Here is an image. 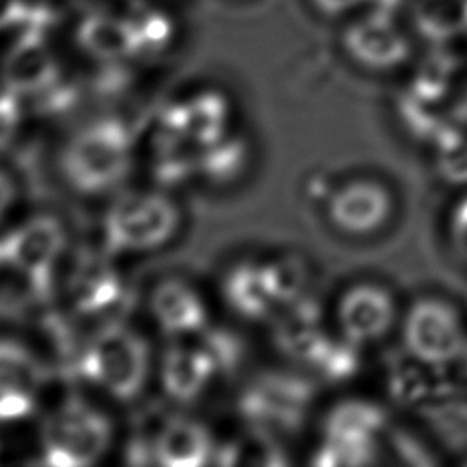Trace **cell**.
Instances as JSON below:
<instances>
[{
  "instance_id": "21",
  "label": "cell",
  "mask_w": 467,
  "mask_h": 467,
  "mask_svg": "<svg viewBox=\"0 0 467 467\" xmlns=\"http://www.w3.org/2000/svg\"><path fill=\"white\" fill-rule=\"evenodd\" d=\"M246 155V144L241 137L223 135L219 140L199 148L197 170L213 182H230L243 171Z\"/></svg>"
},
{
  "instance_id": "13",
  "label": "cell",
  "mask_w": 467,
  "mask_h": 467,
  "mask_svg": "<svg viewBox=\"0 0 467 467\" xmlns=\"http://www.w3.org/2000/svg\"><path fill=\"white\" fill-rule=\"evenodd\" d=\"M151 314L159 327L171 336H192L206 328V306L188 283L166 279L151 294Z\"/></svg>"
},
{
  "instance_id": "20",
  "label": "cell",
  "mask_w": 467,
  "mask_h": 467,
  "mask_svg": "<svg viewBox=\"0 0 467 467\" xmlns=\"http://www.w3.org/2000/svg\"><path fill=\"white\" fill-rule=\"evenodd\" d=\"M223 296L234 312L250 321L266 319L275 308L259 263L234 265L223 279Z\"/></svg>"
},
{
  "instance_id": "30",
  "label": "cell",
  "mask_w": 467,
  "mask_h": 467,
  "mask_svg": "<svg viewBox=\"0 0 467 467\" xmlns=\"http://www.w3.org/2000/svg\"><path fill=\"white\" fill-rule=\"evenodd\" d=\"M26 15L24 0H0V31H5L18 22H22Z\"/></svg>"
},
{
  "instance_id": "22",
  "label": "cell",
  "mask_w": 467,
  "mask_h": 467,
  "mask_svg": "<svg viewBox=\"0 0 467 467\" xmlns=\"http://www.w3.org/2000/svg\"><path fill=\"white\" fill-rule=\"evenodd\" d=\"M263 274L275 306L285 308L305 296L308 266L299 255L286 254L263 263Z\"/></svg>"
},
{
  "instance_id": "5",
  "label": "cell",
  "mask_w": 467,
  "mask_h": 467,
  "mask_svg": "<svg viewBox=\"0 0 467 467\" xmlns=\"http://www.w3.org/2000/svg\"><path fill=\"white\" fill-rule=\"evenodd\" d=\"M401 334L412 361L427 368H441L462 361L467 348V332L460 314L436 297H425L410 305Z\"/></svg>"
},
{
  "instance_id": "23",
  "label": "cell",
  "mask_w": 467,
  "mask_h": 467,
  "mask_svg": "<svg viewBox=\"0 0 467 467\" xmlns=\"http://www.w3.org/2000/svg\"><path fill=\"white\" fill-rule=\"evenodd\" d=\"M350 53L370 67H392L407 57L405 42L389 29L368 27L348 38Z\"/></svg>"
},
{
  "instance_id": "4",
  "label": "cell",
  "mask_w": 467,
  "mask_h": 467,
  "mask_svg": "<svg viewBox=\"0 0 467 467\" xmlns=\"http://www.w3.org/2000/svg\"><path fill=\"white\" fill-rule=\"evenodd\" d=\"M109 440L108 420L93 407L71 400L46 421L44 462L57 467L91 465L106 452Z\"/></svg>"
},
{
  "instance_id": "1",
  "label": "cell",
  "mask_w": 467,
  "mask_h": 467,
  "mask_svg": "<svg viewBox=\"0 0 467 467\" xmlns=\"http://www.w3.org/2000/svg\"><path fill=\"white\" fill-rule=\"evenodd\" d=\"M131 164V137L117 119H99L78 130L62 155L67 182L82 193L115 188Z\"/></svg>"
},
{
  "instance_id": "16",
  "label": "cell",
  "mask_w": 467,
  "mask_h": 467,
  "mask_svg": "<svg viewBox=\"0 0 467 467\" xmlns=\"http://www.w3.org/2000/svg\"><path fill=\"white\" fill-rule=\"evenodd\" d=\"M213 451L208 429L188 418L168 421L153 443V458L164 467H201L213 460Z\"/></svg>"
},
{
  "instance_id": "7",
  "label": "cell",
  "mask_w": 467,
  "mask_h": 467,
  "mask_svg": "<svg viewBox=\"0 0 467 467\" xmlns=\"http://www.w3.org/2000/svg\"><path fill=\"white\" fill-rule=\"evenodd\" d=\"M64 246V230L55 217L36 215L0 241L2 263L35 290H46Z\"/></svg>"
},
{
  "instance_id": "18",
  "label": "cell",
  "mask_w": 467,
  "mask_h": 467,
  "mask_svg": "<svg viewBox=\"0 0 467 467\" xmlns=\"http://www.w3.org/2000/svg\"><path fill=\"white\" fill-rule=\"evenodd\" d=\"M67 292L73 306L82 314H102L113 308L122 294L117 270L99 257L82 259L71 272Z\"/></svg>"
},
{
  "instance_id": "8",
  "label": "cell",
  "mask_w": 467,
  "mask_h": 467,
  "mask_svg": "<svg viewBox=\"0 0 467 467\" xmlns=\"http://www.w3.org/2000/svg\"><path fill=\"white\" fill-rule=\"evenodd\" d=\"M396 319V305L389 290L374 283L350 286L337 303V323L341 336L367 345L381 339Z\"/></svg>"
},
{
  "instance_id": "33",
  "label": "cell",
  "mask_w": 467,
  "mask_h": 467,
  "mask_svg": "<svg viewBox=\"0 0 467 467\" xmlns=\"http://www.w3.org/2000/svg\"><path fill=\"white\" fill-rule=\"evenodd\" d=\"M462 363H463V374L467 378V348H465V354L462 356Z\"/></svg>"
},
{
  "instance_id": "25",
  "label": "cell",
  "mask_w": 467,
  "mask_h": 467,
  "mask_svg": "<svg viewBox=\"0 0 467 467\" xmlns=\"http://www.w3.org/2000/svg\"><path fill=\"white\" fill-rule=\"evenodd\" d=\"M432 144L440 175L452 184H467V128L452 119Z\"/></svg>"
},
{
  "instance_id": "29",
  "label": "cell",
  "mask_w": 467,
  "mask_h": 467,
  "mask_svg": "<svg viewBox=\"0 0 467 467\" xmlns=\"http://www.w3.org/2000/svg\"><path fill=\"white\" fill-rule=\"evenodd\" d=\"M451 237L458 252L467 259V197H463L452 210Z\"/></svg>"
},
{
  "instance_id": "6",
  "label": "cell",
  "mask_w": 467,
  "mask_h": 467,
  "mask_svg": "<svg viewBox=\"0 0 467 467\" xmlns=\"http://www.w3.org/2000/svg\"><path fill=\"white\" fill-rule=\"evenodd\" d=\"M314 398L312 383L286 372L255 378L239 400L244 420L257 431H296L301 427Z\"/></svg>"
},
{
  "instance_id": "2",
  "label": "cell",
  "mask_w": 467,
  "mask_h": 467,
  "mask_svg": "<svg viewBox=\"0 0 467 467\" xmlns=\"http://www.w3.org/2000/svg\"><path fill=\"white\" fill-rule=\"evenodd\" d=\"M150 368L144 339L126 327H109L95 336L80 359L82 374L119 400H133Z\"/></svg>"
},
{
  "instance_id": "24",
  "label": "cell",
  "mask_w": 467,
  "mask_h": 467,
  "mask_svg": "<svg viewBox=\"0 0 467 467\" xmlns=\"http://www.w3.org/2000/svg\"><path fill=\"white\" fill-rule=\"evenodd\" d=\"M359 347L361 345L347 339L345 336H341V339H332L328 336L308 365L325 381L345 383L352 379L361 367Z\"/></svg>"
},
{
  "instance_id": "9",
  "label": "cell",
  "mask_w": 467,
  "mask_h": 467,
  "mask_svg": "<svg viewBox=\"0 0 467 467\" xmlns=\"http://www.w3.org/2000/svg\"><path fill=\"white\" fill-rule=\"evenodd\" d=\"M392 197L385 186L370 179H354L339 186L328 199L332 224L350 235L378 230L390 215Z\"/></svg>"
},
{
  "instance_id": "31",
  "label": "cell",
  "mask_w": 467,
  "mask_h": 467,
  "mask_svg": "<svg viewBox=\"0 0 467 467\" xmlns=\"http://www.w3.org/2000/svg\"><path fill=\"white\" fill-rule=\"evenodd\" d=\"M13 201H15V184L4 171H0V219L13 206Z\"/></svg>"
},
{
  "instance_id": "34",
  "label": "cell",
  "mask_w": 467,
  "mask_h": 467,
  "mask_svg": "<svg viewBox=\"0 0 467 467\" xmlns=\"http://www.w3.org/2000/svg\"><path fill=\"white\" fill-rule=\"evenodd\" d=\"M0 263H2V252H0Z\"/></svg>"
},
{
  "instance_id": "17",
  "label": "cell",
  "mask_w": 467,
  "mask_h": 467,
  "mask_svg": "<svg viewBox=\"0 0 467 467\" xmlns=\"http://www.w3.org/2000/svg\"><path fill=\"white\" fill-rule=\"evenodd\" d=\"M215 374V365L201 345H175L162 359V387L170 398L181 403L197 400Z\"/></svg>"
},
{
  "instance_id": "27",
  "label": "cell",
  "mask_w": 467,
  "mask_h": 467,
  "mask_svg": "<svg viewBox=\"0 0 467 467\" xmlns=\"http://www.w3.org/2000/svg\"><path fill=\"white\" fill-rule=\"evenodd\" d=\"M201 347L212 358L217 374H228L235 370L244 356L243 341L237 334L230 330H210L204 334Z\"/></svg>"
},
{
  "instance_id": "3",
  "label": "cell",
  "mask_w": 467,
  "mask_h": 467,
  "mask_svg": "<svg viewBox=\"0 0 467 467\" xmlns=\"http://www.w3.org/2000/svg\"><path fill=\"white\" fill-rule=\"evenodd\" d=\"M179 226L175 202L157 192L120 195L106 213L108 244L117 250L142 252L168 243Z\"/></svg>"
},
{
  "instance_id": "12",
  "label": "cell",
  "mask_w": 467,
  "mask_h": 467,
  "mask_svg": "<svg viewBox=\"0 0 467 467\" xmlns=\"http://www.w3.org/2000/svg\"><path fill=\"white\" fill-rule=\"evenodd\" d=\"M328 337L321 325L319 305L301 296L285 306V314L274 327V343L286 358L308 365L323 341Z\"/></svg>"
},
{
  "instance_id": "10",
  "label": "cell",
  "mask_w": 467,
  "mask_h": 467,
  "mask_svg": "<svg viewBox=\"0 0 467 467\" xmlns=\"http://www.w3.org/2000/svg\"><path fill=\"white\" fill-rule=\"evenodd\" d=\"M42 370L20 343L0 339V421L27 418L38 400Z\"/></svg>"
},
{
  "instance_id": "15",
  "label": "cell",
  "mask_w": 467,
  "mask_h": 467,
  "mask_svg": "<svg viewBox=\"0 0 467 467\" xmlns=\"http://www.w3.org/2000/svg\"><path fill=\"white\" fill-rule=\"evenodd\" d=\"M78 46L93 58L113 62L140 53L137 29L131 18L111 13H91L77 29Z\"/></svg>"
},
{
  "instance_id": "32",
  "label": "cell",
  "mask_w": 467,
  "mask_h": 467,
  "mask_svg": "<svg viewBox=\"0 0 467 467\" xmlns=\"http://www.w3.org/2000/svg\"><path fill=\"white\" fill-rule=\"evenodd\" d=\"M451 113L456 119V122H460L463 128H467V88L462 93V97L458 99L456 106L451 108Z\"/></svg>"
},
{
  "instance_id": "19",
  "label": "cell",
  "mask_w": 467,
  "mask_h": 467,
  "mask_svg": "<svg viewBox=\"0 0 467 467\" xmlns=\"http://www.w3.org/2000/svg\"><path fill=\"white\" fill-rule=\"evenodd\" d=\"M387 414L381 405L352 398L336 403L325 416L323 438L354 441V443H376V438L383 432Z\"/></svg>"
},
{
  "instance_id": "28",
  "label": "cell",
  "mask_w": 467,
  "mask_h": 467,
  "mask_svg": "<svg viewBox=\"0 0 467 467\" xmlns=\"http://www.w3.org/2000/svg\"><path fill=\"white\" fill-rule=\"evenodd\" d=\"M20 122H22L20 95L5 88V91L0 93V151L7 150L13 144L20 130Z\"/></svg>"
},
{
  "instance_id": "11",
  "label": "cell",
  "mask_w": 467,
  "mask_h": 467,
  "mask_svg": "<svg viewBox=\"0 0 467 467\" xmlns=\"http://www.w3.org/2000/svg\"><path fill=\"white\" fill-rule=\"evenodd\" d=\"M228 117L226 99L215 91H202L184 102L168 106L161 120L162 130L199 150L226 135Z\"/></svg>"
},
{
  "instance_id": "14",
  "label": "cell",
  "mask_w": 467,
  "mask_h": 467,
  "mask_svg": "<svg viewBox=\"0 0 467 467\" xmlns=\"http://www.w3.org/2000/svg\"><path fill=\"white\" fill-rule=\"evenodd\" d=\"M5 88L20 97L42 95L57 82V64L46 42L29 35L18 40L4 62Z\"/></svg>"
},
{
  "instance_id": "26",
  "label": "cell",
  "mask_w": 467,
  "mask_h": 467,
  "mask_svg": "<svg viewBox=\"0 0 467 467\" xmlns=\"http://www.w3.org/2000/svg\"><path fill=\"white\" fill-rule=\"evenodd\" d=\"M376 443H354L323 438L319 449L314 452L312 463L325 467L367 465L374 460Z\"/></svg>"
}]
</instances>
